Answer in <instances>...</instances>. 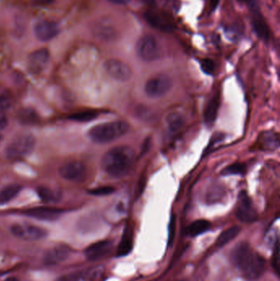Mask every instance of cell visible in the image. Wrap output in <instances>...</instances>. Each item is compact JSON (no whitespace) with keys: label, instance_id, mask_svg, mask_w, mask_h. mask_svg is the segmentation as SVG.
I'll return each instance as SVG.
<instances>
[{"label":"cell","instance_id":"obj_1","mask_svg":"<svg viewBox=\"0 0 280 281\" xmlns=\"http://www.w3.org/2000/svg\"><path fill=\"white\" fill-rule=\"evenodd\" d=\"M231 259L240 273L248 281L260 278L265 270V260L245 242L233 249Z\"/></svg>","mask_w":280,"mask_h":281},{"label":"cell","instance_id":"obj_2","mask_svg":"<svg viewBox=\"0 0 280 281\" xmlns=\"http://www.w3.org/2000/svg\"><path fill=\"white\" fill-rule=\"evenodd\" d=\"M136 153L128 146H119L105 153L102 159V168L113 178L126 176L135 163Z\"/></svg>","mask_w":280,"mask_h":281},{"label":"cell","instance_id":"obj_3","mask_svg":"<svg viewBox=\"0 0 280 281\" xmlns=\"http://www.w3.org/2000/svg\"><path fill=\"white\" fill-rule=\"evenodd\" d=\"M128 131L129 125L126 122L114 121L92 127L88 132V136L92 142L105 144L119 139Z\"/></svg>","mask_w":280,"mask_h":281},{"label":"cell","instance_id":"obj_4","mask_svg":"<svg viewBox=\"0 0 280 281\" xmlns=\"http://www.w3.org/2000/svg\"><path fill=\"white\" fill-rule=\"evenodd\" d=\"M35 137L30 134H22L14 138L7 146L6 156L9 160H19L29 155L35 148Z\"/></svg>","mask_w":280,"mask_h":281},{"label":"cell","instance_id":"obj_5","mask_svg":"<svg viewBox=\"0 0 280 281\" xmlns=\"http://www.w3.org/2000/svg\"><path fill=\"white\" fill-rule=\"evenodd\" d=\"M138 57L145 62H153L161 57V49L156 38L152 35H142L136 45Z\"/></svg>","mask_w":280,"mask_h":281},{"label":"cell","instance_id":"obj_6","mask_svg":"<svg viewBox=\"0 0 280 281\" xmlns=\"http://www.w3.org/2000/svg\"><path fill=\"white\" fill-rule=\"evenodd\" d=\"M172 81L165 74H159L147 81L145 86V91L149 97L157 99L165 96L171 90Z\"/></svg>","mask_w":280,"mask_h":281},{"label":"cell","instance_id":"obj_7","mask_svg":"<svg viewBox=\"0 0 280 281\" xmlns=\"http://www.w3.org/2000/svg\"><path fill=\"white\" fill-rule=\"evenodd\" d=\"M11 232L16 238L26 241H36L45 238L47 231L43 228L29 224H15L12 225Z\"/></svg>","mask_w":280,"mask_h":281},{"label":"cell","instance_id":"obj_8","mask_svg":"<svg viewBox=\"0 0 280 281\" xmlns=\"http://www.w3.org/2000/svg\"><path fill=\"white\" fill-rule=\"evenodd\" d=\"M104 67L105 72L114 80L127 82L132 77L131 67L119 59H110L106 60Z\"/></svg>","mask_w":280,"mask_h":281},{"label":"cell","instance_id":"obj_9","mask_svg":"<svg viewBox=\"0 0 280 281\" xmlns=\"http://www.w3.org/2000/svg\"><path fill=\"white\" fill-rule=\"evenodd\" d=\"M60 174L68 181H81L86 177V165L81 161H69L60 167Z\"/></svg>","mask_w":280,"mask_h":281},{"label":"cell","instance_id":"obj_10","mask_svg":"<svg viewBox=\"0 0 280 281\" xmlns=\"http://www.w3.org/2000/svg\"><path fill=\"white\" fill-rule=\"evenodd\" d=\"M34 33L38 40L47 42L60 34V25L52 20H42L35 24Z\"/></svg>","mask_w":280,"mask_h":281},{"label":"cell","instance_id":"obj_11","mask_svg":"<svg viewBox=\"0 0 280 281\" xmlns=\"http://www.w3.org/2000/svg\"><path fill=\"white\" fill-rule=\"evenodd\" d=\"M237 217L240 221L243 223H252L257 219V213L254 209L252 201L245 192L240 193Z\"/></svg>","mask_w":280,"mask_h":281},{"label":"cell","instance_id":"obj_12","mask_svg":"<svg viewBox=\"0 0 280 281\" xmlns=\"http://www.w3.org/2000/svg\"><path fill=\"white\" fill-rule=\"evenodd\" d=\"M48 49L41 48L33 51L27 59V67L33 74H39L46 68L49 62Z\"/></svg>","mask_w":280,"mask_h":281},{"label":"cell","instance_id":"obj_13","mask_svg":"<svg viewBox=\"0 0 280 281\" xmlns=\"http://www.w3.org/2000/svg\"><path fill=\"white\" fill-rule=\"evenodd\" d=\"M71 248L65 244H58L46 251L44 254V264L54 265L64 262L70 255Z\"/></svg>","mask_w":280,"mask_h":281},{"label":"cell","instance_id":"obj_14","mask_svg":"<svg viewBox=\"0 0 280 281\" xmlns=\"http://www.w3.org/2000/svg\"><path fill=\"white\" fill-rule=\"evenodd\" d=\"M63 211L58 208L52 207H35L31 209L26 210L22 214L28 217L35 218L37 220H48L52 221L55 220L63 213Z\"/></svg>","mask_w":280,"mask_h":281},{"label":"cell","instance_id":"obj_15","mask_svg":"<svg viewBox=\"0 0 280 281\" xmlns=\"http://www.w3.org/2000/svg\"><path fill=\"white\" fill-rule=\"evenodd\" d=\"M112 248H113L112 243L108 240H104L90 245L86 249L85 254L86 258L90 261H96L106 257L111 252Z\"/></svg>","mask_w":280,"mask_h":281},{"label":"cell","instance_id":"obj_16","mask_svg":"<svg viewBox=\"0 0 280 281\" xmlns=\"http://www.w3.org/2000/svg\"><path fill=\"white\" fill-rule=\"evenodd\" d=\"M145 20L148 22V24L155 29L163 32V33H171L173 30V26L172 23L165 18V17L162 16L160 14L156 12H146L145 15Z\"/></svg>","mask_w":280,"mask_h":281},{"label":"cell","instance_id":"obj_17","mask_svg":"<svg viewBox=\"0 0 280 281\" xmlns=\"http://www.w3.org/2000/svg\"><path fill=\"white\" fill-rule=\"evenodd\" d=\"M94 35L100 40L110 41L116 38V30L107 22H100L94 27Z\"/></svg>","mask_w":280,"mask_h":281},{"label":"cell","instance_id":"obj_18","mask_svg":"<svg viewBox=\"0 0 280 281\" xmlns=\"http://www.w3.org/2000/svg\"><path fill=\"white\" fill-rule=\"evenodd\" d=\"M220 105V97L218 94H216L210 99L205 111V123L210 125L215 123L218 116V110Z\"/></svg>","mask_w":280,"mask_h":281},{"label":"cell","instance_id":"obj_19","mask_svg":"<svg viewBox=\"0 0 280 281\" xmlns=\"http://www.w3.org/2000/svg\"><path fill=\"white\" fill-rule=\"evenodd\" d=\"M19 123L24 125H36L40 123L41 118L35 110L31 108H23L16 114Z\"/></svg>","mask_w":280,"mask_h":281},{"label":"cell","instance_id":"obj_20","mask_svg":"<svg viewBox=\"0 0 280 281\" xmlns=\"http://www.w3.org/2000/svg\"><path fill=\"white\" fill-rule=\"evenodd\" d=\"M22 190V186L16 183L7 185L0 189V206H3L16 198Z\"/></svg>","mask_w":280,"mask_h":281},{"label":"cell","instance_id":"obj_21","mask_svg":"<svg viewBox=\"0 0 280 281\" xmlns=\"http://www.w3.org/2000/svg\"><path fill=\"white\" fill-rule=\"evenodd\" d=\"M168 128L172 132H177L183 129L186 123V118L179 112L170 113L166 118Z\"/></svg>","mask_w":280,"mask_h":281},{"label":"cell","instance_id":"obj_22","mask_svg":"<svg viewBox=\"0 0 280 281\" xmlns=\"http://www.w3.org/2000/svg\"><path fill=\"white\" fill-rule=\"evenodd\" d=\"M133 247V240H132V233L130 230H127L122 237L121 241L118 247L117 255L118 257H125L132 252Z\"/></svg>","mask_w":280,"mask_h":281},{"label":"cell","instance_id":"obj_23","mask_svg":"<svg viewBox=\"0 0 280 281\" xmlns=\"http://www.w3.org/2000/svg\"><path fill=\"white\" fill-rule=\"evenodd\" d=\"M210 227H211V224L208 220H196V221L191 223V225H189L187 230V235L193 238V237H197V236L202 234V233H204L206 231H209Z\"/></svg>","mask_w":280,"mask_h":281},{"label":"cell","instance_id":"obj_24","mask_svg":"<svg viewBox=\"0 0 280 281\" xmlns=\"http://www.w3.org/2000/svg\"><path fill=\"white\" fill-rule=\"evenodd\" d=\"M252 27H253L254 32L256 35H258L259 38L264 40L269 39V34H270L269 27L264 19L262 18L261 17H254L252 20Z\"/></svg>","mask_w":280,"mask_h":281},{"label":"cell","instance_id":"obj_25","mask_svg":"<svg viewBox=\"0 0 280 281\" xmlns=\"http://www.w3.org/2000/svg\"><path fill=\"white\" fill-rule=\"evenodd\" d=\"M38 196L41 198V201L46 202V203H53L57 202L61 198L60 193L56 191L52 190L49 187H39L37 188Z\"/></svg>","mask_w":280,"mask_h":281},{"label":"cell","instance_id":"obj_26","mask_svg":"<svg viewBox=\"0 0 280 281\" xmlns=\"http://www.w3.org/2000/svg\"><path fill=\"white\" fill-rule=\"evenodd\" d=\"M241 229L238 226H233L226 231H224L217 238L216 245L218 247H224V245L229 244V242H231L238 235Z\"/></svg>","mask_w":280,"mask_h":281},{"label":"cell","instance_id":"obj_27","mask_svg":"<svg viewBox=\"0 0 280 281\" xmlns=\"http://www.w3.org/2000/svg\"><path fill=\"white\" fill-rule=\"evenodd\" d=\"M98 116H99V113L96 110H87L72 114L67 118L74 122L86 123V122L94 120L97 118Z\"/></svg>","mask_w":280,"mask_h":281},{"label":"cell","instance_id":"obj_28","mask_svg":"<svg viewBox=\"0 0 280 281\" xmlns=\"http://www.w3.org/2000/svg\"><path fill=\"white\" fill-rule=\"evenodd\" d=\"M261 142H262V147L265 150H275L280 146L279 136L277 134L272 133V132H266L265 134H263Z\"/></svg>","mask_w":280,"mask_h":281},{"label":"cell","instance_id":"obj_29","mask_svg":"<svg viewBox=\"0 0 280 281\" xmlns=\"http://www.w3.org/2000/svg\"><path fill=\"white\" fill-rule=\"evenodd\" d=\"M246 165L243 163L233 164L231 165L227 166L223 169L222 174L224 175H232V174H242L245 172Z\"/></svg>","mask_w":280,"mask_h":281},{"label":"cell","instance_id":"obj_30","mask_svg":"<svg viewBox=\"0 0 280 281\" xmlns=\"http://www.w3.org/2000/svg\"><path fill=\"white\" fill-rule=\"evenodd\" d=\"M13 104V98L8 92L0 94V112H4L10 109Z\"/></svg>","mask_w":280,"mask_h":281},{"label":"cell","instance_id":"obj_31","mask_svg":"<svg viewBox=\"0 0 280 281\" xmlns=\"http://www.w3.org/2000/svg\"><path fill=\"white\" fill-rule=\"evenodd\" d=\"M115 191V189L112 187L105 186V187H96L88 191V193L91 195L97 196V197H102V196L110 195Z\"/></svg>","mask_w":280,"mask_h":281},{"label":"cell","instance_id":"obj_32","mask_svg":"<svg viewBox=\"0 0 280 281\" xmlns=\"http://www.w3.org/2000/svg\"><path fill=\"white\" fill-rule=\"evenodd\" d=\"M201 67L205 74L212 75L215 72V69H216V65L212 59H202V62H201Z\"/></svg>","mask_w":280,"mask_h":281},{"label":"cell","instance_id":"obj_33","mask_svg":"<svg viewBox=\"0 0 280 281\" xmlns=\"http://www.w3.org/2000/svg\"><path fill=\"white\" fill-rule=\"evenodd\" d=\"M280 246H279V241L275 244V249H274V254H273L272 265L275 273L279 275L280 274Z\"/></svg>","mask_w":280,"mask_h":281},{"label":"cell","instance_id":"obj_34","mask_svg":"<svg viewBox=\"0 0 280 281\" xmlns=\"http://www.w3.org/2000/svg\"><path fill=\"white\" fill-rule=\"evenodd\" d=\"M175 229H176V221L175 219L172 217V219L170 220V231H169V240H168V244L170 246H171L174 239V236H175Z\"/></svg>","mask_w":280,"mask_h":281},{"label":"cell","instance_id":"obj_35","mask_svg":"<svg viewBox=\"0 0 280 281\" xmlns=\"http://www.w3.org/2000/svg\"><path fill=\"white\" fill-rule=\"evenodd\" d=\"M80 279H81V274L72 273L61 276L60 278L57 279L55 281H79Z\"/></svg>","mask_w":280,"mask_h":281},{"label":"cell","instance_id":"obj_36","mask_svg":"<svg viewBox=\"0 0 280 281\" xmlns=\"http://www.w3.org/2000/svg\"><path fill=\"white\" fill-rule=\"evenodd\" d=\"M8 118L3 112H0V130H3L8 126Z\"/></svg>","mask_w":280,"mask_h":281},{"label":"cell","instance_id":"obj_37","mask_svg":"<svg viewBox=\"0 0 280 281\" xmlns=\"http://www.w3.org/2000/svg\"><path fill=\"white\" fill-rule=\"evenodd\" d=\"M54 0H31L34 4L38 6H47L51 4Z\"/></svg>","mask_w":280,"mask_h":281},{"label":"cell","instance_id":"obj_38","mask_svg":"<svg viewBox=\"0 0 280 281\" xmlns=\"http://www.w3.org/2000/svg\"><path fill=\"white\" fill-rule=\"evenodd\" d=\"M109 2L113 4H118V5H125L129 3L131 0H107Z\"/></svg>","mask_w":280,"mask_h":281},{"label":"cell","instance_id":"obj_39","mask_svg":"<svg viewBox=\"0 0 280 281\" xmlns=\"http://www.w3.org/2000/svg\"><path fill=\"white\" fill-rule=\"evenodd\" d=\"M3 281H19V280L15 278V277H8V278L5 279Z\"/></svg>","mask_w":280,"mask_h":281},{"label":"cell","instance_id":"obj_40","mask_svg":"<svg viewBox=\"0 0 280 281\" xmlns=\"http://www.w3.org/2000/svg\"><path fill=\"white\" fill-rule=\"evenodd\" d=\"M242 3H250L252 0H239Z\"/></svg>","mask_w":280,"mask_h":281},{"label":"cell","instance_id":"obj_41","mask_svg":"<svg viewBox=\"0 0 280 281\" xmlns=\"http://www.w3.org/2000/svg\"><path fill=\"white\" fill-rule=\"evenodd\" d=\"M2 138H3V137H2V135H1V134H0V141H1V140H2Z\"/></svg>","mask_w":280,"mask_h":281}]
</instances>
